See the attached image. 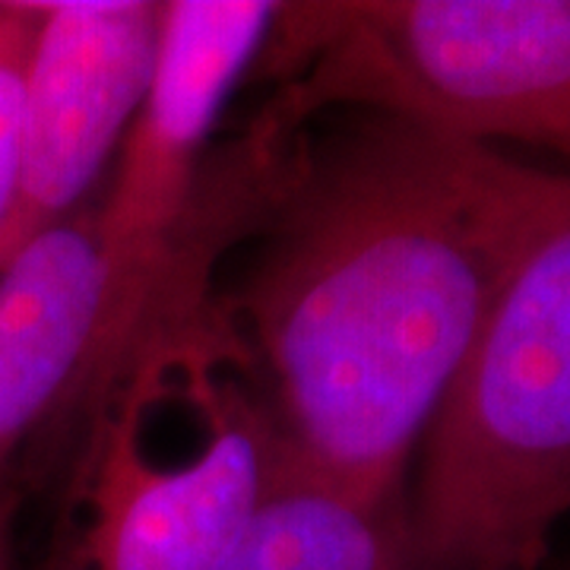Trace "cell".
<instances>
[{
    "label": "cell",
    "instance_id": "cell-1",
    "mask_svg": "<svg viewBox=\"0 0 570 570\" xmlns=\"http://www.w3.org/2000/svg\"><path fill=\"white\" fill-rule=\"evenodd\" d=\"M549 181L381 111L292 130L261 261L219 298L292 460L400 501Z\"/></svg>",
    "mask_w": 570,
    "mask_h": 570
},
{
    "label": "cell",
    "instance_id": "cell-2",
    "mask_svg": "<svg viewBox=\"0 0 570 570\" xmlns=\"http://www.w3.org/2000/svg\"><path fill=\"white\" fill-rule=\"evenodd\" d=\"M80 412L48 570H219L283 450L219 298L178 295Z\"/></svg>",
    "mask_w": 570,
    "mask_h": 570
},
{
    "label": "cell",
    "instance_id": "cell-3",
    "mask_svg": "<svg viewBox=\"0 0 570 570\" xmlns=\"http://www.w3.org/2000/svg\"><path fill=\"white\" fill-rule=\"evenodd\" d=\"M570 513V175L542 209L422 441L412 570H532Z\"/></svg>",
    "mask_w": 570,
    "mask_h": 570
},
{
    "label": "cell",
    "instance_id": "cell-4",
    "mask_svg": "<svg viewBox=\"0 0 570 570\" xmlns=\"http://www.w3.org/2000/svg\"><path fill=\"white\" fill-rule=\"evenodd\" d=\"M264 51L285 77L269 108L295 127L381 111L570 159V0L279 3Z\"/></svg>",
    "mask_w": 570,
    "mask_h": 570
},
{
    "label": "cell",
    "instance_id": "cell-5",
    "mask_svg": "<svg viewBox=\"0 0 570 570\" xmlns=\"http://www.w3.org/2000/svg\"><path fill=\"white\" fill-rule=\"evenodd\" d=\"M276 10L269 0L163 3L153 80L121 142L108 197L96 206L108 311L99 365L80 406L168 307L187 266L219 254L209 137L238 80L264 55Z\"/></svg>",
    "mask_w": 570,
    "mask_h": 570
},
{
    "label": "cell",
    "instance_id": "cell-6",
    "mask_svg": "<svg viewBox=\"0 0 570 570\" xmlns=\"http://www.w3.org/2000/svg\"><path fill=\"white\" fill-rule=\"evenodd\" d=\"M163 32L156 0L32 3L22 63L20 181L0 264L86 206L140 111Z\"/></svg>",
    "mask_w": 570,
    "mask_h": 570
},
{
    "label": "cell",
    "instance_id": "cell-7",
    "mask_svg": "<svg viewBox=\"0 0 570 570\" xmlns=\"http://www.w3.org/2000/svg\"><path fill=\"white\" fill-rule=\"evenodd\" d=\"M99 209L36 232L0 264V469L36 428L80 406L105 336Z\"/></svg>",
    "mask_w": 570,
    "mask_h": 570
},
{
    "label": "cell",
    "instance_id": "cell-8",
    "mask_svg": "<svg viewBox=\"0 0 570 570\" xmlns=\"http://www.w3.org/2000/svg\"><path fill=\"white\" fill-rule=\"evenodd\" d=\"M219 570H412L406 510L336 485L283 448Z\"/></svg>",
    "mask_w": 570,
    "mask_h": 570
},
{
    "label": "cell",
    "instance_id": "cell-9",
    "mask_svg": "<svg viewBox=\"0 0 570 570\" xmlns=\"http://www.w3.org/2000/svg\"><path fill=\"white\" fill-rule=\"evenodd\" d=\"M29 36H32V3H0V238L17 206L22 63H26Z\"/></svg>",
    "mask_w": 570,
    "mask_h": 570
},
{
    "label": "cell",
    "instance_id": "cell-10",
    "mask_svg": "<svg viewBox=\"0 0 570 570\" xmlns=\"http://www.w3.org/2000/svg\"><path fill=\"white\" fill-rule=\"evenodd\" d=\"M0 570H3V554H0Z\"/></svg>",
    "mask_w": 570,
    "mask_h": 570
}]
</instances>
